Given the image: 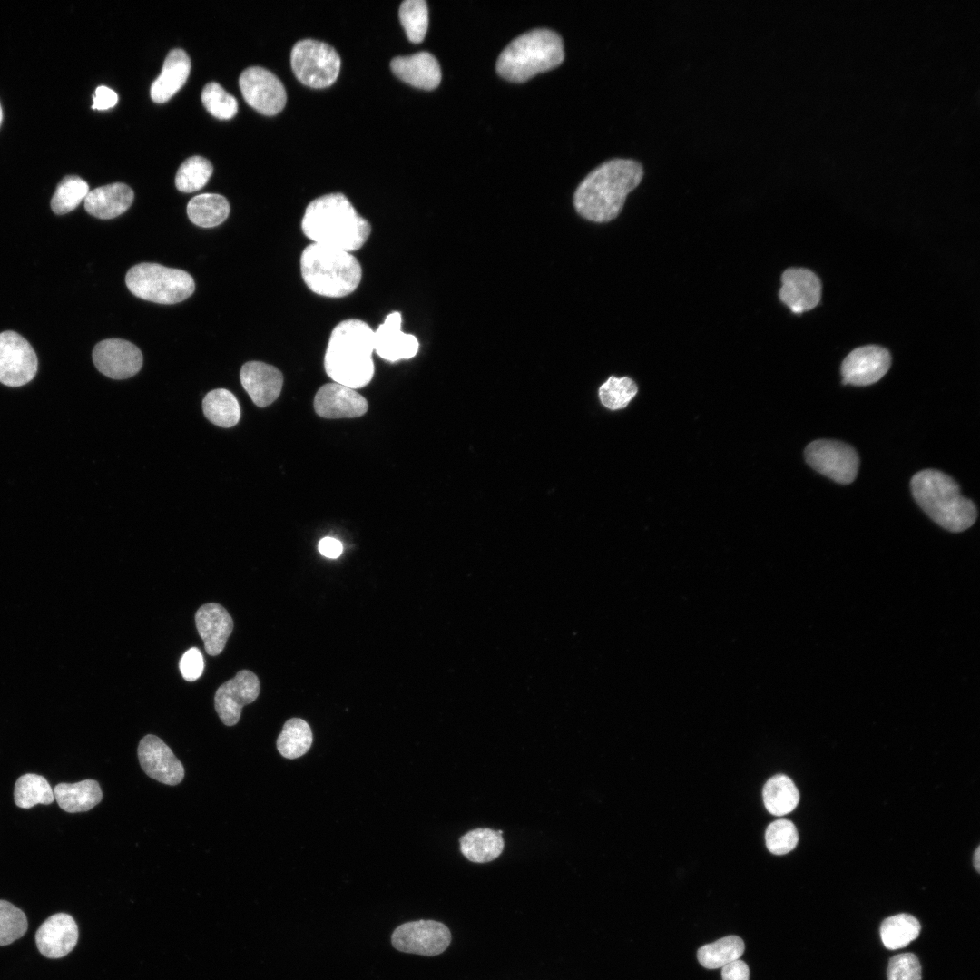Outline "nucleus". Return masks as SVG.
Instances as JSON below:
<instances>
[{"label":"nucleus","instance_id":"6ab92c4d","mask_svg":"<svg viewBox=\"0 0 980 980\" xmlns=\"http://www.w3.org/2000/svg\"><path fill=\"white\" fill-rule=\"evenodd\" d=\"M401 323L400 312L394 311L374 331V351L387 361L409 359L418 351V340L414 335L402 331Z\"/></svg>","mask_w":980,"mask_h":980},{"label":"nucleus","instance_id":"4be33fe9","mask_svg":"<svg viewBox=\"0 0 980 980\" xmlns=\"http://www.w3.org/2000/svg\"><path fill=\"white\" fill-rule=\"evenodd\" d=\"M390 67L398 78L417 88L431 90L441 81L439 63L426 51L396 56L391 60Z\"/></svg>","mask_w":980,"mask_h":980},{"label":"nucleus","instance_id":"7ed1b4c3","mask_svg":"<svg viewBox=\"0 0 980 980\" xmlns=\"http://www.w3.org/2000/svg\"><path fill=\"white\" fill-rule=\"evenodd\" d=\"M374 330L364 321L351 318L332 330L324 357V368L333 382L357 389L374 376Z\"/></svg>","mask_w":980,"mask_h":980},{"label":"nucleus","instance_id":"ddd939ff","mask_svg":"<svg viewBox=\"0 0 980 980\" xmlns=\"http://www.w3.org/2000/svg\"><path fill=\"white\" fill-rule=\"evenodd\" d=\"M96 368L113 379H125L137 374L142 366V354L132 343L121 338L100 341L93 350Z\"/></svg>","mask_w":980,"mask_h":980},{"label":"nucleus","instance_id":"a211bd4d","mask_svg":"<svg viewBox=\"0 0 980 980\" xmlns=\"http://www.w3.org/2000/svg\"><path fill=\"white\" fill-rule=\"evenodd\" d=\"M368 405L355 389L338 383L323 385L314 398L316 413L324 418H353L363 416Z\"/></svg>","mask_w":980,"mask_h":980},{"label":"nucleus","instance_id":"423d86ee","mask_svg":"<svg viewBox=\"0 0 980 980\" xmlns=\"http://www.w3.org/2000/svg\"><path fill=\"white\" fill-rule=\"evenodd\" d=\"M564 58L561 36L539 28L526 32L501 52L496 61L498 74L514 83H523L534 75L558 66Z\"/></svg>","mask_w":980,"mask_h":980},{"label":"nucleus","instance_id":"a878e982","mask_svg":"<svg viewBox=\"0 0 980 980\" xmlns=\"http://www.w3.org/2000/svg\"><path fill=\"white\" fill-rule=\"evenodd\" d=\"M54 795L60 808L69 813L90 810L103 798L100 785L94 779L59 783L54 789Z\"/></svg>","mask_w":980,"mask_h":980},{"label":"nucleus","instance_id":"20e7f679","mask_svg":"<svg viewBox=\"0 0 980 980\" xmlns=\"http://www.w3.org/2000/svg\"><path fill=\"white\" fill-rule=\"evenodd\" d=\"M912 495L924 512L938 525L962 532L976 520L975 504L963 496L959 485L945 473L926 469L915 474L910 482Z\"/></svg>","mask_w":980,"mask_h":980},{"label":"nucleus","instance_id":"e433bc0d","mask_svg":"<svg viewBox=\"0 0 980 980\" xmlns=\"http://www.w3.org/2000/svg\"><path fill=\"white\" fill-rule=\"evenodd\" d=\"M399 18L407 38L421 42L428 27V8L425 0H405L399 7Z\"/></svg>","mask_w":980,"mask_h":980},{"label":"nucleus","instance_id":"0eeeda50","mask_svg":"<svg viewBox=\"0 0 980 980\" xmlns=\"http://www.w3.org/2000/svg\"><path fill=\"white\" fill-rule=\"evenodd\" d=\"M125 283L134 296L160 304L183 301L195 289L194 280L188 272L149 262L132 267L125 276Z\"/></svg>","mask_w":980,"mask_h":980},{"label":"nucleus","instance_id":"4468645a","mask_svg":"<svg viewBox=\"0 0 980 980\" xmlns=\"http://www.w3.org/2000/svg\"><path fill=\"white\" fill-rule=\"evenodd\" d=\"M260 681L250 671L242 670L234 678L225 681L216 691L215 710L227 726L235 725L240 718L242 707L253 702L260 693Z\"/></svg>","mask_w":980,"mask_h":980},{"label":"nucleus","instance_id":"de8ad7c7","mask_svg":"<svg viewBox=\"0 0 980 980\" xmlns=\"http://www.w3.org/2000/svg\"><path fill=\"white\" fill-rule=\"evenodd\" d=\"M974 866L977 872L980 871V848L977 847L974 853Z\"/></svg>","mask_w":980,"mask_h":980},{"label":"nucleus","instance_id":"473e14b6","mask_svg":"<svg viewBox=\"0 0 980 980\" xmlns=\"http://www.w3.org/2000/svg\"><path fill=\"white\" fill-rule=\"evenodd\" d=\"M312 731L302 719L292 718L285 722L277 740L279 752L287 759L304 755L312 744Z\"/></svg>","mask_w":980,"mask_h":980},{"label":"nucleus","instance_id":"f704fd0d","mask_svg":"<svg viewBox=\"0 0 980 980\" xmlns=\"http://www.w3.org/2000/svg\"><path fill=\"white\" fill-rule=\"evenodd\" d=\"M89 192L87 182L75 175L64 177L58 184L51 200L55 214L63 215L74 210Z\"/></svg>","mask_w":980,"mask_h":980},{"label":"nucleus","instance_id":"72a5a7b5","mask_svg":"<svg viewBox=\"0 0 980 980\" xmlns=\"http://www.w3.org/2000/svg\"><path fill=\"white\" fill-rule=\"evenodd\" d=\"M14 799L19 808H30L36 804H51L54 800V795L44 777L27 773L17 779Z\"/></svg>","mask_w":980,"mask_h":980},{"label":"nucleus","instance_id":"6e6552de","mask_svg":"<svg viewBox=\"0 0 980 980\" xmlns=\"http://www.w3.org/2000/svg\"><path fill=\"white\" fill-rule=\"evenodd\" d=\"M291 67L304 84L323 88L332 84L339 73L341 60L330 44L315 39L298 41L290 55Z\"/></svg>","mask_w":980,"mask_h":980},{"label":"nucleus","instance_id":"393cba45","mask_svg":"<svg viewBox=\"0 0 980 980\" xmlns=\"http://www.w3.org/2000/svg\"><path fill=\"white\" fill-rule=\"evenodd\" d=\"M191 60L181 49L172 50L165 58L160 75L151 86V97L158 103L170 100L185 83L190 74Z\"/></svg>","mask_w":980,"mask_h":980},{"label":"nucleus","instance_id":"1a4fd4ad","mask_svg":"<svg viewBox=\"0 0 980 980\" xmlns=\"http://www.w3.org/2000/svg\"><path fill=\"white\" fill-rule=\"evenodd\" d=\"M805 459L813 469L838 484H850L858 475L859 459L856 450L840 441H812L805 449Z\"/></svg>","mask_w":980,"mask_h":980},{"label":"nucleus","instance_id":"7c9ffc66","mask_svg":"<svg viewBox=\"0 0 980 980\" xmlns=\"http://www.w3.org/2000/svg\"><path fill=\"white\" fill-rule=\"evenodd\" d=\"M919 921L909 914H897L886 918L880 926V936L884 946L890 950L906 946L919 936Z\"/></svg>","mask_w":980,"mask_h":980},{"label":"nucleus","instance_id":"c03bdc74","mask_svg":"<svg viewBox=\"0 0 980 980\" xmlns=\"http://www.w3.org/2000/svg\"><path fill=\"white\" fill-rule=\"evenodd\" d=\"M93 99V109L107 110L113 107L117 103L118 95L111 88L101 85L96 88Z\"/></svg>","mask_w":980,"mask_h":980},{"label":"nucleus","instance_id":"f03ea898","mask_svg":"<svg viewBox=\"0 0 980 980\" xmlns=\"http://www.w3.org/2000/svg\"><path fill=\"white\" fill-rule=\"evenodd\" d=\"M301 229L313 243L348 252L360 249L371 232L370 223L342 193H329L309 203Z\"/></svg>","mask_w":980,"mask_h":980},{"label":"nucleus","instance_id":"c9c22d12","mask_svg":"<svg viewBox=\"0 0 980 980\" xmlns=\"http://www.w3.org/2000/svg\"><path fill=\"white\" fill-rule=\"evenodd\" d=\"M212 173V165L201 156H192L180 166L175 185L182 192H193L201 189Z\"/></svg>","mask_w":980,"mask_h":980},{"label":"nucleus","instance_id":"412c9836","mask_svg":"<svg viewBox=\"0 0 980 980\" xmlns=\"http://www.w3.org/2000/svg\"><path fill=\"white\" fill-rule=\"evenodd\" d=\"M240 377L243 388L260 407L273 403L281 392L283 376L272 365L261 361L246 362L240 368Z\"/></svg>","mask_w":980,"mask_h":980},{"label":"nucleus","instance_id":"9b49d317","mask_svg":"<svg viewBox=\"0 0 980 980\" xmlns=\"http://www.w3.org/2000/svg\"><path fill=\"white\" fill-rule=\"evenodd\" d=\"M239 84L246 103L262 114L274 115L285 106L287 94L284 85L274 74L263 67L245 69L240 76Z\"/></svg>","mask_w":980,"mask_h":980},{"label":"nucleus","instance_id":"79ce46f5","mask_svg":"<svg viewBox=\"0 0 980 980\" xmlns=\"http://www.w3.org/2000/svg\"><path fill=\"white\" fill-rule=\"evenodd\" d=\"M887 980H921V965L913 953H904L890 958Z\"/></svg>","mask_w":980,"mask_h":980},{"label":"nucleus","instance_id":"f257e3e1","mask_svg":"<svg viewBox=\"0 0 980 980\" xmlns=\"http://www.w3.org/2000/svg\"><path fill=\"white\" fill-rule=\"evenodd\" d=\"M641 162L633 159L614 158L593 170L579 184L573 205L584 219L607 222L618 216L629 192L643 177Z\"/></svg>","mask_w":980,"mask_h":980},{"label":"nucleus","instance_id":"39448f33","mask_svg":"<svg viewBox=\"0 0 980 980\" xmlns=\"http://www.w3.org/2000/svg\"><path fill=\"white\" fill-rule=\"evenodd\" d=\"M300 271L312 292L328 298L349 295L362 278L360 263L350 252L313 242L301 253Z\"/></svg>","mask_w":980,"mask_h":980},{"label":"nucleus","instance_id":"aec40b11","mask_svg":"<svg viewBox=\"0 0 980 980\" xmlns=\"http://www.w3.org/2000/svg\"><path fill=\"white\" fill-rule=\"evenodd\" d=\"M78 940V926L68 914L57 913L49 916L38 928L35 942L38 950L48 958L65 956Z\"/></svg>","mask_w":980,"mask_h":980},{"label":"nucleus","instance_id":"37998d69","mask_svg":"<svg viewBox=\"0 0 980 980\" xmlns=\"http://www.w3.org/2000/svg\"><path fill=\"white\" fill-rule=\"evenodd\" d=\"M180 671L182 677L188 681H196L202 673L204 668L203 657L199 649H189L181 658Z\"/></svg>","mask_w":980,"mask_h":980},{"label":"nucleus","instance_id":"dca6fc26","mask_svg":"<svg viewBox=\"0 0 980 980\" xmlns=\"http://www.w3.org/2000/svg\"><path fill=\"white\" fill-rule=\"evenodd\" d=\"M138 759L142 770L152 779L167 785H177L184 778V768L172 750L155 735H146L138 745Z\"/></svg>","mask_w":980,"mask_h":980},{"label":"nucleus","instance_id":"c85d7f7f","mask_svg":"<svg viewBox=\"0 0 980 980\" xmlns=\"http://www.w3.org/2000/svg\"><path fill=\"white\" fill-rule=\"evenodd\" d=\"M230 213L227 199L220 194L204 193L193 197L187 205L190 220L203 228L222 223Z\"/></svg>","mask_w":980,"mask_h":980},{"label":"nucleus","instance_id":"f8f14e48","mask_svg":"<svg viewBox=\"0 0 980 980\" xmlns=\"http://www.w3.org/2000/svg\"><path fill=\"white\" fill-rule=\"evenodd\" d=\"M391 941L396 949L404 953L436 956L447 948L451 934L440 922L418 920L399 926L392 934Z\"/></svg>","mask_w":980,"mask_h":980},{"label":"nucleus","instance_id":"a19ab883","mask_svg":"<svg viewBox=\"0 0 980 980\" xmlns=\"http://www.w3.org/2000/svg\"><path fill=\"white\" fill-rule=\"evenodd\" d=\"M28 927L24 913L12 903L0 900V946L21 938Z\"/></svg>","mask_w":980,"mask_h":980},{"label":"nucleus","instance_id":"a18cd8bd","mask_svg":"<svg viewBox=\"0 0 980 980\" xmlns=\"http://www.w3.org/2000/svg\"><path fill=\"white\" fill-rule=\"evenodd\" d=\"M721 977L722 980H749L750 970L747 964L739 959L722 967Z\"/></svg>","mask_w":980,"mask_h":980},{"label":"nucleus","instance_id":"5701e85b","mask_svg":"<svg viewBox=\"0 0 980 980\" xmlns=\"http://www.w3.org/2000/svg\"><path fill=\"white\" fill-rule=\"evenodd\" d=\"M195 622L206 652L211 656L220 654L233 629L227 610L215 603L203 604L196 612Z\"/></svg>","mask_w":980,"mask_h":980},{"label":"nucleus","instance_id":"f3484780","mask_svg":"<svg viewBox=\"0 0 980 980\" xmlns=\"http://www.w3.org/2000/svg\"><path fill=\"white\" fill-rule=\"evenodd\" d=\"M780 300L797 314L815 308L821 297L818 277L808 269L790 268L781 276Z\"/></svg>","mask_w":980,"mask_h":980},{"label":"nucleus","instance_id":"b1692460","mask_svg":"<svg viewBox=\"0 0 980 980\" xmlns=\"http://www.w3.org/2000/svg\"><path fill=\"white\" fill-rule=\"evenodd\" d=\"M133 197V191L128 185L115 182L89 191L84 199V208L96 218L113 219L129 209Z\"/></svg>","mask_w":980,"mask_h":980},{"label":"nucleus","instance_id":"bb28decb","mask_svg":"<svg viewBox=\"0 0 980 980\" xmlns=\"http://www.w3.org/2000/svg\"><path fill=\"white\" fill-rule=\"evenodd\" d=\"M462 854L475 863H486L495 859L504 849V839L497 831L490 828H475L460 838Z\"/></svg>","mask_w":980,"mask_h":980},{"label":"nucleus","instance_id":"2f4dec72","mask_svg":"<svg viewBox=\"0 0 980 980\" xmlns=\"http://www.w3.org/2000/svg\"><path fill=\"white\" fill-rule=\"evenodd\" d=\"M745 949L743 940L737 936H728L698 949L700 964L708 969L723 967L739 960Z\"/></svg>","mask_w":980,"mask_h":980},{"label":"nucleus","instance_id":"c756f323","mask_svg":"<svg viewBox=\"0 0 980 980\" xmlns=\"http://www.w3.org/2000/svg\"><path fill=\"white\" fill-rule=\"evenodd\" d=\"M202 410L208 420L224 428L234 426L240 418V407L236 397L224 388L208 392L202 400Z\"/></svg>","mask_w":980,"mask_h":980},{"label":"nucleus","instance_id":"cd10ccee","mask_svg":"<svg viewBox=\"0 0 980 980\" xmlns=\"http://www.w3.org/2000/svg\"><path fill=\"white\" fill-rule=\"evenodd\" d=\"M763 802L767 810L775 816L791 812L799 801V793L794 782L786 775L778 774L764 785Z\"/></svg>","mask_w":980,"mask_h":980},{"label":"nucleus","instance_id":"ea45409f","mask_svg":"<svg viewBox=\"0 0 980 980\" xmlns=\"http://www.w3.org/2000/svg\"><path fill=\"white\" fill-rule=\"evenodd\" d=\"M767 848L775 855H784L797 846L799 834L795 825L788 819H777L770 823L765 832Z\"/></svg>","mask_w":980,"mask_h":980},{"label":"nucleus","instance_id":"09e8293b","mask_svg":"<svg viewBox=\"0 0 980 980\" xmlns=\"http://www.w3.org/2000/svg\"><path fill=\"white\" fill-rule=\"evenodd\" d=\"M2 118H3V113H2V108H1V105H0V125H1V122H2Z\"/></svg>","mask_w":980,"mask_h":980},{"label":"nucleus","instance_id":"4c0bfd02","mask_svg":"<svg viewBox=\"0 0 980 980\" xmlns=\"http://www.w3.org/2000/svg\"><path fill=\"white\" fill-rule=\"evenodd\" d=\"M635 382L628 377H610L599 388L602 404L612 410L625 407L637 394Z\"/></svg>","mask_w":980,"mask_h":980},{"label":"nucleus","instance_id":"58836bf2","mask_svg":"<svg viewBox=\"0 0 980 980\" xmlns=\"http://www.w3.org/2000/svg\"><path fill=\"white\" fill-rule=\"evenodd\" d=\"M201 101L207 111L220 120L230 119L238 112V103L235 97L214 82L204 86L201 93Z\"/></svg>","mask_w":980,"mask_h":980},{"label":"nucleus","instance_id":"2eb2a0df","mask_svg":"<svg viewBox=\"0 0 980 980\" xmlns=\"http://www.w3.org/2000/svg\"><path fill=\"white\" fill-rule=\"evenodd\" d=\"M891 364L889 352L877 345L859 347L843 360L841 375L844 385L868 386L881 379Z\"/></svg>","mask_w":980,"mask_h":980},{"label":"nucleus","instance_id":"9d476101","mask_svg":"<svg viewBox=\"0 0 980 980\" xmlns=\"http://www.w3.org/2000/svg\"><path fill=\"white\" fill-rule=\"evenodd\" d=\"M37 357L29 342L15 331L0 333V382L20 387L37 372Z\"/></svg>","mask_w":980,"mask_h":980},{"label":"nucleus","instance_id":"49530a36","mask_svg":"<svg viewBox=\"0 0 980 980\" xmlns=\"http://www.w3.org/2000/svg\"><path fill=\"white\" fill-rule=\"evenodd\" d=\"M342 550L341 542L333 537H324L318 543L319 553L328 558H338L342 554Z\"/></svg>","mask_w":980,"mask_h":980}]
</instances>
